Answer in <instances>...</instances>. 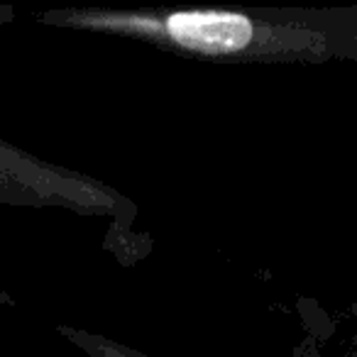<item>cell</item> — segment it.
Instances as JSON below:
<instances>
[{"label":"cell","instance_id":"obj_1","mask_svg":"<svg viewBox=\"0 0 357 357\" xmlns=\"http://www.w3.org/2000/svg\"><path fill=\"white\" fill-rule=\"evenodd\" d=\"M167 30L178 45L204 52H235L252 40V25L235 13H176Z\"/></svg>","mask_w":357,"mask_h":357}]
</instances>
